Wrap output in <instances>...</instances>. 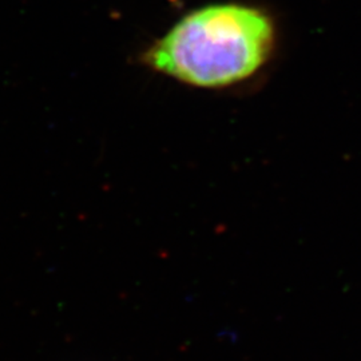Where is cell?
Masks as SVG:
<instances>
[{
	"label": "cell",
	"instance_id": "cell-1",
	"mask_svg": "<svg viewBox=\"0 0 361 361\" xmlns=\"http://www.w3.org/2000/svg\"><path fill=\"white\" fill-rule=\"evenodd\" d=\"M271 18L258 8L209 4L186 13L142 54L155 73L197 89H226L255 77L274 50Z\"/></svg>",
	"mask_w": 361,
	"mask_h": 361
}]
</instances>
